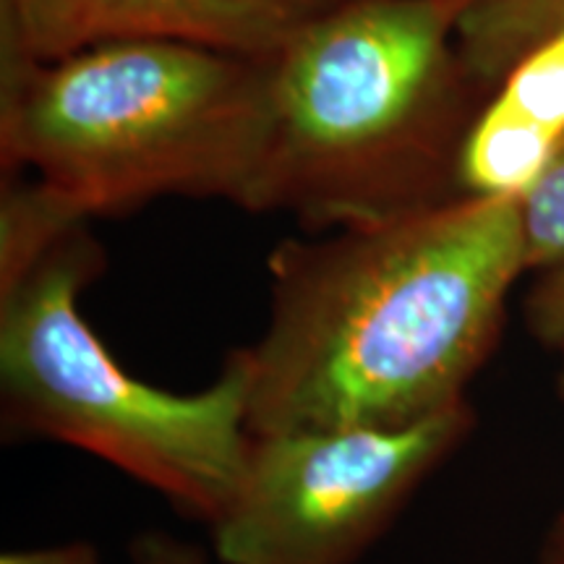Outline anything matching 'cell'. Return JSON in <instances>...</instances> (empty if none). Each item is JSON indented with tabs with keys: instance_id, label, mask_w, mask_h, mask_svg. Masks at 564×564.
I'll list each match as a JSON object with an SVG mask.
<instances>
[{
	"instance_id": "8992f818",
	"label": "cell",
	"mask_w": 564,
	"mask_h": 564,
	"mask_svg": "<svg viewBox=\"0 0 564 564\" xmlns=\"http://www.w3.org/2000/svg\"><path fill=\"white\" fill-rule=\"evenodd\" d=\"M340 0H0V63L110 42H173L270 61Z\"/></svg>"
},
{
	"instance_id": "52a82bcc",
	"label": "cell",
	"mask_w": 564,
	"mask_h": 564,
	"mask_svg": "<svg viewBox=\"0 0 564 564\" xmlns=\"http://www.w3.org/2000/svg\"><path fill=\"white\" fill-rule=\"evenodd\" d=\"M562 144L564 32L525 53L478 105L457 154V192L523 202Z\"/></svg>"
},
{
	"instance_id": "7a4b0ae2",
	"label": "cell",
	"mask_w": 564,
	"mask_h": 564,
	"mask_svg": "<svg viewBox=\"0 0 564 564\" xmlns=\"http://www.w3.org/2000/svg\"><path fill=\"white\" fill-rule=\"evenodd\" d=\"M463 3L340 0L267 61L270 129L243 209L319 236L457 199L481 97L457 53Z\"/></svg>"
},
{
	"instance_id": "3957f363",
	"label": "cell",
	"mask_w": 564,
	"mask_h": 564,
	"mask_svg": "<svg viewBox=\"0 0 564 564\" xmlns=\"http://www.w3.org/2000/svg\"><path fill=\"white\" fill-rule=\"evenodd\" d=\"M270 129V66L173 42L0 63V165L79 215L165 196L246 207Z\"/></svg>"
},
{
	"instance_id": "ba28073f",
	"label": "cell",
	"mask_w": 564,
	"mask_h": 564,
	"mask_svg": "<svg viewBox=\"0 0 564 564\" xmlns=\"http://www.w3.org/2000/svg\"><path fill=\"white\" fill-rule=\"evenodd\" d=\"M564 32V0H465L457 17V53L481 97L535 45Z\"/></svg>"
},
{
	"instance_id": "7c38bea8",
	"label": "cell",
	"mask_w": 564,
	"mask_h": 564,
	"mask_svg": "<svg viewBox=\"0 0 564 564\" xmlns=\"http://www.w3.org/2000/svg\"><path fill=\"white\" fill-rule=\"evenodd\" d=\"M0 564H100L97 549L89 544H63L45 549H21V552H6Z\"/></svg>"
},
{
	"instance_id": "5b68a950",
	"label": "cell",
	"mask_w": 564,
	"mask_h": 564,
	"mask_svg": "<svg viewBox=\"0 0 564 564\" xmlns=\"http://www.w3.org/2000/svg\"><path fill=\"white\" fill-rule=\"evenodd\" d=\"M474 426L465 403L405 429L251 434L236 491L209 523L217 560L358 562Z\"/></svg>"
},
{
	"instance_id": "8fae6325",
	"label": "cell",
	"mask_w": 564,
	"mask_h": 564,
	"mask_svg": "<svg viewBox=\"0 0 564 564\" xmlns=\"http://www.w3.org/2000/svg\"><path fill=\"white\" fill-rule=\"evenodd\" d=\"M133 562L137 564H207L199 549L175 541L165 533L141 535L133 544Z\"/></svg>"
},
{
	"instance_id": "30bf717a",
	"label": "cell",
	"mask_w": 564,
	"mask_h": 564,
	"mask_svg": "<svg viewBox=\"0 0 564 564\" xmlns=\"http://www.w3.org/2000/svg\"><path fill=\"white\" fill-rule=\"evenodd\" d=\"M523 316L535 343L556 356L564 352V259L535 274L523 301Z\"/></svg>"
},
{
	"instance_id": "5bb4252c",
	"label": "cell",
	"mask_w": 564,
	"mask_h": 564,
	"mask_svg": "<svg viewBox=\"0 0 564 564\" xmlns=\"http://www.w3.org/2000/svg\"><path fill=\"white\" fill-rule=\"evenodd\" d=\"M556 394L564 403V352H560V369H556Z\"/></svg>"
},
{
	"instance_id": "277c9868",
	"label": "cell",
	"mask_w": 564,
	"mask_h": 564,
	"mask_svg": "<svg viewBox=\"0 0 564 564\" xmlns=\"http://www.w3.org/2000/svg\"><path fill=\"white\" fill-rule=\"evenodd\" d=\"M102 270V246L82 223L24 270L0 278L6 436L95 455L209 525L236 491L251 447L241 352H230L199 392L141 382L82 316V293Z\"/></svg>"
},
{
	"instance_id": "9c48e42d",
	"label": "cell",
	"mask_w": 564,
	"mask_h": 564,
	"mask_svg": "<svg viewBox=\"0 0 564 564\" xmlns=\"http://www.w3.org/2000/svg\"><path fill=\"white\" fill-rule=\"evenodd\" d=\"M528 274L564 259V144L539 186L520 202Z\"/></svg>"
},
{
	"instance_id": "4fadbf2b",
	"label": "cell",
	"mask_w": 564,
	"mask_h": 564,
	"mask_svg": "<svg viewBox=\"0 0 564 564\" xmlns=\"http://www.w3.org/2000/svg\"><path fill=\"white\" fill-rule=\"evenodd\" d=\"M544 564H564V510L556 514L549 528L544 544Z\"/></svg>"
},
{
	"instance_id": "6da1fadb",
	"label": "cell",
	"mask_w": 564,
	"mask_h": 564,
	"mask_svg": "<svg viewBox=\"0 0 564 564\" xmlns=\"http://www.w3.org/2000/svg\"><path fill=\"white\" fill-rule=\"evenodd\" d=\"M523 274L514 199L457 196L278 243L270 319L238 350L249 432L405 429L470 403Z\"/></svg>"
}]
</instances>
